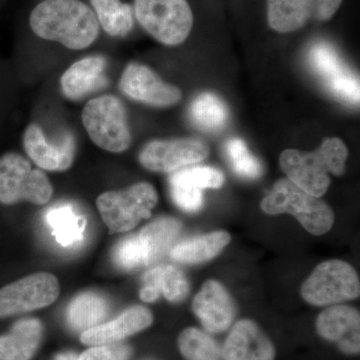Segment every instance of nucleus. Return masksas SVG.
I'll return each mask as SVG.
<instances>
[{"instance_id": "f257e3e1", "label": "nucleus", "mask_w": 360, "mask_h": 360, "mask_svg": "<svg viewBox=\"0 0 360 360\" xmlns=\"http://www.w3.org/2000/svg\"><path fill=\"white\" fill-rule=\"evenodd\" d=\"M30 25L40 39L72 51L87 49L99 35L96 13L80 0H44L30 13Z\"/></svg>"}, {"instance_id": "f03ea898", "label": "nucleus", "mask_w": 360, "mask_h": 360, "mask_svg": "<svg viewBox=\"0 0 360 360\" xmlns=\"http://www.w3.org/2000/svg\"><path fill=\"white\" fill-rule=\"evenodd\" d=\"M347 156L345 144L333 137L326 139L314 153H303L295 149L283 151L281 165L295 186L314 198H321L330 184L329 172L345 174Z\"/></svg>"}, {"instance_id": "7ed1b4c3", "label": "nucleus", "mask_w": 360, "mask_h": 360, "mask_svg": "<svg viewBox=\"0 0 360 360\" xmlns=\"http://www.w3.org/2000/svg\"><path fill=\"white\" fill-rule=\"evenodd\" d=\"M262 210L269 214L290 213L314 236L326 233L335 221L333 212L326 202L305 193L290 179L274 184L262 200Z\"/></svg>"}, {"instance_id": "20e7f679", "label": "nucleus", "mask_w": 360, "mask_h": 360, "mask_svg": "<svg viewBox=\"0 0 360 360\" xmlns=\"http://www.w3.org/2000/svg\"><path fill=\"white\" fill-rule=\"evenodd\" d=\"M82 123L91 141L98 148L112 153H122L131 143V132L127 111L120 98L103 96L85 104Z\"/></svg>"}, {"instance_id": "39448f33", "label": "nucleus", "mask_w": 360, "mask_h": 360, "mask_svg": "<svg viewBox=\"0 0 360 360\" xmlns=\"http://www.w3.org/2000/svg\"><path fill=\"white\" fill-rule=\"evenodd\" d=\"M158 201L155 187L139 182L122 191L101 194L96 205L104 224L115 233L131 231L141 220L148 219Z\"/></svg>"}, {"instance_id": "423d86ee", "label": "nucleus", "mask_w": 360, "mask_h": 360, "mask_svg": "<svg viewBox=\"0 0 360 360\" xmlns=\"http://www.w3.org/2000/svg\"><path fill=\"white\" fill-rule=\"evenodd\" d=\"M134 13L153 39L170 46L182 44L193 25L186 0H134Z\"/></svg>"}, {"instance_id": "0eeeda50", "label": "nucleus", "mask_w": 360, "mask_h": 360, "mask_svg": "<svg viewBox=\"0 0 360 360\" xmlns=\"http://www.w3.org/2000/svg\"><path fill=\"white\" fill-rule=\"evenodd\" d=\"M53 194L49 179L39 169L18 153H8L0 158V203L16 205L21 201L42 205Z\"/></svg>"}, {"instance_id": "6e6552de", "label": "nucleus", "mask_w": 360, "mask_h": 360, "mask_svg": "<svg viewBox=\"0 0 360 360\" xmlns=\"http://www.w3.org/2000/svg\"><path fill=\"white\" fill-rule=\"evenodd\" d=\"M359 293V278L354 267L336 259L317 265L302 288L303 300L316 307L354 300Z\"/></svg>"}, {"instance_id": "1a4fd4ad", "label": "nucleus", "mask_w": 360, "mask_h": 360, "mask_svg": "<svg viewBox=\"0 0 360 360\" xmlns=\"http://www.w3.org/2000/svg\"><path fill=\"white\" fill-rule=\"evenodd\" d=\"M307 58L310 68L333 96L359 105V77L350 70L333 45L317 42L309 49Z\"/></svg>"}, {"instance_id": "9d476101", "label": "nucleus", "mask_w": 360, "mask_h": 360, "mask_svg": "<svg viewBox=\"0 0 360 360\" xmlns=\"http://www.w3.org/2000/svg\"><path fill=\"white\" fill-rule=\"evenodd\" d=\"M59 295L58 278L47 272H39L21 278L0 290V317L44 309Z\"/></svg>"}, {"instance_id": "9b49d317", "label": "nucleus", "mask_w": 360, "mask_h": 360, "mask_svg": "<svg viewBox=\"0 0 360 360\" xmlns=\"http://www.w3.org/2000/svg\"><path fill=\"white\" fill-rule=\"evenodd\" d=\"M208 155L210 148L198 139H160L144 146L139 155V162L151 172H172L200 162Z\"/></svg>"}, {"instance_id": "f8f14e48", "label": "nucleus", "mask_w": 360, "mask_h": 360, "mask_svg": "<svg viewBox=\"0 0 360 360\" xmlns=\"http://www.w3.org/2000/svg\"><path fill=\"white\" fill-rule=\"evenodd\" d=\"M342 0H267V20L272 30L291 32L309 20H328Z\"/></svg>"}, {"instance_id": "ddd939ff", "label": "nucleus", "mask_w": 360, "mask_h": 360, "mask_svg": "<svg viewBox=\"0 0 360 360\" xmlns=\"http://www.w3.org/2000/svg\"><path fill=\"white\" fill-rule=\"evenodd\" d=\"M120 87L134 101L158 108L174 105L182 97L179 87L163 82L155 71L141 63H129L125 68Z\"/></svg>"}, {"instance_id": "4468645a", "label": "nucleus", "mask_w": 360, "mask_h": 360, "mask_svg": "<svg viewBox=\"0 0 360 360\" xmlns=\"http://www.w3.org/2000/svg\"><path fill=\"white\" fill-rule=\"evenodd\" d=\"M224 182V174L214 167L180 168L169 177L170 194L182 210L195 212L202 207L203 189L219 188Z\"/></svg>"}, {"instance_id": "2eb2a0df", "label": "nucleus", "mask_w": 360, "mask_h": 360, "mask_svg": "<svg viewBox=\"0 0 360 360\" xmlns=\"http://www.w3.org/2000/svg\"><path fill=\"white\" fill-rule=\"evenodd\" d=\"M23 146L30 160L49 172H65L75 161L77 144L70 134L63 135L59 141L51 142L39 125L32 123L25 129Z\"/></svg>"}, {"instance_id": "dca6fc26", "label": "nucleus", "mask_w": 360, "mask_h": 360, "mask_svg": "<svg viewBox=\"0 0 360 360\" xmlns=\"http://www.w3.org/2000/svg\"><path fill=\"white\" fill-rule=\"evenodd\" d=\"M359 310L347 305L329 307L319 315L315 323L317 333L323 340L335 342L347 354H359Z\"/></svg>"}, {"instance_id": "f3484780", "label": "nucleus", "mask_w": 360, "mask_h": 360, "mask_svg": "<svg viewBox=\"0 0 360 360\" xmlns=\"http://www.w3.org/2000/svg\"><path fill=\"white\" fill-rule=\"evenodd\" d=\"M224 360H274L276 347L255 321L234 324L221 352Z\"/></svg>"}, {"instance_id": "a211bd4d", "label": "nucleus", "mask_w": 360, "mask_h": 360, "mask_svg": "<svg viewBox=\"0 0 360 360\" xmlns=\"http://www.w3.org/2000/svg\"><path fill=\"white\" fill-rule=\"evenodd\" d=\"M193 309L205 330L212 333L226 330L236 314L231 295L217 281H207L203 284L194 297Z\"/></svg>"}, {"instance_id": "6ab92c4d", "label": "nucleus", "mask_w": 360, "mask_h": 360, "mask_svg": "<svg viewBox=\"0 0 360 360\" xmlns=\"http://www.w3.org/2000/svg\"><path fill=\"white\" fill-rule=\"evenodd\" d=\"M150 310L144 307H132L118 315L113 321L104 322L84 331L80 341L85 345H112L141 333L153 324Z\"/></svg>"}, {"instance_id": "aec40b11", "label": "nucleus", "mask_w": 360, "mask_h": 360, "mask_svg": "<svg viewBox=\"0 0 360 360\" xmlns=\"http://www.w3.org/2000/svg\"><path fill=\"white\" fill-rule=\"evenodd\" d=\"M106 60L103 56L80 59L68 68L60 78V86L66 98L79 101L108 84Z\"/></svg>"}, {"instance_id": "412c9836", "label": "nucleus", "mask_w": 360, "mask_h": 360, "mask_svg": "<svg viewBox=\"0 0 360 360\" xmlns=\"http://www.w3.org/2000/svg\"><path fill=\"white\" fill-rule=\"evenodd\" d=\"M189 292V284L181 270L174 265H160L148 270L142 277L139 291L144 302H153L162 295L170 302H179Z\"/></svg>"}, {"instance_id": "4be33fe9", "label": "nucleus", "mask_w": 360, "mask_h": 360, "mask_svg": "<svg viewBox=\"0 0 360 360\" xmlns=\"http://www.w3.org/2000/svg\"><path fill=\"white\" fill-rule=\"evenodd\" d=\"M42 324L39 319L16 322L11 333L0 336V360H30L39 349Z\"/></svg>"}, {"instance_id": "5701e85b", "label": "nucleus", "mask_w": 360, "mask_h": 360, "mask_svg": "<svg viewBox=\"0 0 360 360\" xmlns=\"http://www.w3.org/2000/svg\"><path fill=\"white\" fill-rule=\"evenodd\" d=\"M52 236L63 248H73L84 240L86 219L75 205L60 203L52 206L45 214Z\"/></svg>"}, {"instance_id": "b1692460", "label": "nucleus", "mask_w": 360, "mask_h": 360, "mask_svg": "<svg viewBox=\"0 0 360 360\" xmlns=\"http://www.w3.org/2000/svg\"><path fill=\"white\" fill-rule=\"evenodd\" d=\"M229 241L231 236L227 232H212L177 243L170 250V257L181 264H200L217 257Z\"/></svg>"}, {"instance_id": "393cba45", "label": "nucleus", "mask_w": 360, "mask_h": 360, "mask_svg": "<svg viewBox=\"0 0 360 360\" xmlns=\"http://www.w3.org/2000/svg\"><path fill=\"white\" fill-rule=\"evenodd\" d=\"M108 311L110 305L103 296L87 291L71 300L66 317L71 328L84 333L101 324L108 316Z\"/></svg>"}, {"instance_id": "a878e982", "label": "nucleus", "mask_w": 360, "mask_h": 360, "mask_svg": "<svg viewBox=\"0 0 360 360\" xmlns=\"http://www.w3.org/2000/svg\"><path fill=\"white\" fill-rule=\"evenodd\" d=\"M181 231V224L172 217H160L139 232V238L148 250L150 264L158 262L172 248Z\"/></svg>"}, {"instance_id": "bb28decb", "label": "nucleus", "mask_w": 360, "mask_h": 360, "mask_svg": "<svg viewBox=\"0 0 360 360\" xmlns=\"http://www.w3.org/2000/svg\"><path fill=\"white\" fill-rule=\"evenodd\" d=\"M99 25L113 37H124L134 27L132 7L120 0H90Z\"/></svg>"}, {"instance_id": "cd10ccee", "label": "nucleus", "mask_w": 360, "mask_h": 360, "mask_svg": "<svg viewBox=\"0 0 360 360\" xmlns=\"http://www.w3.org/2000/svg\"><path fill=\"white\" fill-rule=\"evenodd\" d=\"M189 116L196 129L206 132H217L226 125L229 110L219 96L205 92L194 99Z\"/></svg>"}, {"instance_id": "c85d7f7f", "label": "nucleus", "mask_w": 360, "mask_h": 360, "mask_svg": "<svg viewBox=\"0 0 360 360\" xmlns=\"http://www.w3.org/2000/svg\"><path fill=\"white\" fill-rule=\"evenodd\" d=\"M179 348L186 360H219L217 342L198 328L184 329L179 335Z\"/></svg>"}, {"instance_id": "c756f323", "label": "nucleus", "mask_w": 360, "mask_h": 360, "mask_svg": "<svg viewBox=\"0 0 360 360\" xmlns=\"http://www.w3.org/2000/svg\"><path fill=\"white\" fill-rule=\"evenodd\" d=\"M225 153L232 169L239 176L253 179L262 174V163L251 155L245 142L241 139H229L225 144Z\"/></svg>"}, {"instance_id": "7c9ffc66", "label": "nucleus", "mask_w": 360, "mask_h": 360, "mask_svg": "<svg viewBox=\"0 0 360 360\" xmlns=\"http://www.w3.org/2000/svg\"><path fill=\"white\" fill-rule=\"evenodd\" d=\"M112 258L116 266L127 271L151 264L148 250L139 236H129L120 241L113 250Z\"/></svg>"}, {"instance_id": "2f4dec72", "label": "nucleus", "mask_w": 360, "mask_h": 360, "mask_svg": "<svg viewBox=\"0 0 360 360\" xmlns=\"http://www.w3.org/2000/svg\"><path fill=\"white\" fill-rule=\"evenodd\" d=\"M130 355L131 348L117 342L90 347L78 356V360H129Z\"/></svg>"}, {"instance_id": "473e14b6", "label": "nucleus", "mask_w": 360, "mask_h": 360, "mask_svg": "<svg viewBox=\"0 0 360 360\" xmlns=\"http://www.w3.org/2000/svg\"><path fill=\"white\" fill-rule=\"evenodd\" d=\"M56 360H78V356L73 352H63V354H59L56 357Z\"/></svg>"}]
</instances>
